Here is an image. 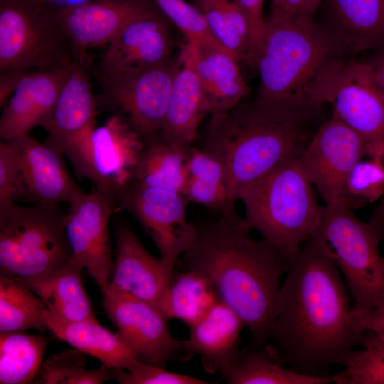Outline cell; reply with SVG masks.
Instances as JSON below:
<instances>
[{
    "mask_svg": "<svg viewBox=\"0 0 384 384\" xmlns=\"http://www.w3.org/2000/svg\"><path fill=\"white\" fill-rule=\"evenodd\" d=\"M351 294L334 252L319 233L290 258L267 345L276 361L311 376H325L359 344Z\"/></svg>",
    "mask_w": 384,
    "mask_h": 384,
    "instance_id": "cell-1",
    "label": "cell"
},
{
    "mask_svg": "<svg viewBox=\"0 0 384 384\" xmlns=\"http://www.w3.org/2000/svg\"><path fill=\"white\" fill-rule=\"evenodd\" d=\"M250 229L236 212L196 226L183 261L240 317L250 331V348H257L268 343L286 264L274 247L255 240Z\"/></svg>",
    "mask_w": 384,
    "mask_h": 384,
    "instance_id": "cell-2",
    "label": "cell"
},
{
    "mask_svg": "<svg viewBox=\"0 0 384 384\" xmlns=\"http://www.w3.org/2000/svg\"><path fill=\"white\" fill-rule=\"evenodd\" d=\"M308 112L255 97L211 116L203 149L222 164L233 204L247 186L300 155L312 136Z\"/></svg>",
    "mask_w": 384,
    "mask_h": 384,
    "instance_id": "cell-3",
    "label": "cell"
},
{
    "mask_svg": "<svg viewBox=\"0 0 384 384\" xmlns=\"http://www.w3.org/2000/svg\"><path fill=\"white\" fill-rule=\"evenodd\" d=\"M347 53L326 24L305 15L273 14L256 65L260 82L256 98L309 112L312 87L321 70Z\"/></svg>",
    "mask_w": 384,
    "mask_h": 384,
    "instance_id": "cell-4",
    "label": "cell"
},
{
    "mask_svg": "<svg viewBox=\"0 0 384 384\" xmlns=\"http://www.w3.org/2000/svg\"><path fill=\"white\" fill-rule=\"evenodd\" d=\"M298 157L247 186L238 198L249 227L277 250L286 267L301 245L318 232L323 211Z\"/></svg>",
    "mask_w": 384,
    "mask_h": 384,
    "instance_id": "cell-5",
    "label": "cell"
},
{
    "mask_svg": "<svg viewBox=\"0 0 384 384\" xmlns=\"http://www.w3.org/2000/svg\"><path fill=\"white\" fill-rule=\"evenodd\" d=\"M58 205L0 206V271L26 279L58 270L71 257Z\"/></svg>",
    "mask_w": 384,
    "mask_h": 384,
    "instance_id": "cell-6",
    "label": "cell"
},
{
    "mask_svg": "<svg viewBox=\"0 0 384 384\" xmlns=\"http://www.w3.org/2000/svg\"><path fill=\"white\" fill-rule=\"evenodd\" d=\"M80 56L46 0H0V70L73 65Z\"/></svg>",
    "mask_w": 384,
    "mask_h": 384,
    "instance_id": "cell-7",
    "label": "cell"
},
{
    "mask_svg": "<svg viewBox=\"0 0 384 384\" xmlns=\"http://www.w3.org/2000/svg\"><path fill=\"white\" fill-rule=\"evenodd\" d=\"M331 247L353 306L384 310V259L380 240L345 201L326 204L318 230Z\"/></svg>",
    "mask_w": 384,
    "mask_h": 384,
    "instance_id": "cell-8",
    "label": "cell"
},
{
    "mask_svg": "<svg viewBox=\"0 0 384 384\" xmlns=\"http://www.w3.org/2000/svg\"><path fill=\"white\" fill-rule=\"evenodd\" d=\"M314 108L331 105L332 115L371 143L384 141V91L367 62L331 61L311 92Z\"/></svg>",
    "mask_w": 384,
    "mask_h": 384,
    "instance_id": "cell-9",
    "label": "cell"
},
{
    "mask_svg": "<svg viewBox=\"0 0 384 384\" xmlns=\"http://www.w3.org/2000/svg\"><path fill=\"white\" fill-rule=\"evenodd\" d=\"M146 146L128 121L118 114L81 141L66 156L78 176L110 195L132 181L139 159Z\"/></svg>",
    "mask_w": 384,
    "mask_h": 384,
    "instance_id": "cell-10",
    "label": "cell"
},
{
    "mask_svg": "<svg viewBox=\"0 0 384 384\" xmlns=\"http://www.w3.org/2000/svg\"><path fill=\"white\" fill-rule=\"evenodd\" d=\"M379 149L378 144L368 142L331 115L312 134L298 159L326 204H331L346 202L344 188L350 171Z\"/></svg>",
    "mask_w": 384,
    "mask_h": 384,
    "instance_id": "cell-11",
    "label": "cell"
},
{
    "mask_svg": "<svg viewBox=\"0 0 384 384\" xmlns=\"http://www.w3.org/2000/svg\"><path fill=\"white\" fill-rule=\"evenodd\" d=\"M188 201L182 193L134 181L114 198L115 209L127 210L137 220L153 240L160 257L173 268L196 234V225L186 216Z\"/></svg>",
    "mask_w": 384,
    "mask_h": 384,
    "instance_id": "cell-12",
    "label": "cell"
},
{
    "mask_svg": "<svg viewBox=\"0 0 384 384\" xmlns=\"http://www.w3.org/2000/svg\"><path fill=\"white\" fill-rule=\"evenodd\" d=\"M102 293L107 316L137 359L162 368L169 361L188 359L183 341L173 337L159 309L111 284Z\"/></svg>",
    "mask_w": 384,
    "mask_h": 384,
    "instance_id": "cell-13",
    "label": "cell"
},
{
    "mask_svg": "<svg viewBox=\"0 0 384 384\" xmlns=\"http://www.w3.org/2000/svg\"><path fill=\"white\" fill-rule=\"evenodd\" d=\"M115 210L113 198L96 189L69 203L65 230L71 257L85 268L102 292L114 270L108 224Z\"/></svg>",
    "mask_w": 384,
    "mask_h": 384,
    "instance_id": "cell-14",
    "label": "cell"
},
{
    "mask_svg": "<svg viewBox=\"0 0 384 384\" xmlns=\"http://www.w3.org/2000/svg\"><path fill=\"white\" fill-rule=\"evenodd\" d=\"M178 60L102 81L114 104L146 144L159 139Z\"/></svg>",
    "mask_w": 384,
    "mask_h": 384,
    "instance_id": "cell-15",
    "label": "cell"
},
{
    "mask_svg": "<svg viewBox=\"0 0 384 384\" xmlns=\"http://www.w3.org/2000/svg\"><path fill=\"white\" fill-rule=\"evenodd\" d=\"M174 40L163 16L150 7L128 21L107 43L100 65L102 81L171 60Z\"/></svg>",
    "mask_w": 384,
    "mask_h": 384,
    "instance_id": "cell-16",
    "label": "cell"
},
{
    "mask_svg": "<svg viewBox=\"0 0 384 384\" xmlns=\"http://www.w3.org/2000/svg\"><path fill=\"white\" fill-rule=\"evenodd\" d=\"M116 255L110 284L161 311L174 268L151 255L130 228L115 225Z\"/></svg>",
    "mask_w": 384,
    "mask_h": 384,
    "instance_id": "cell-17",
    "label": "cell"
},
{
    "mask_svg": "<svg viewBox=\"0 0 384 384\" xmlns=\"http://www.w3.org/2000/svg\"><path fill=\"white\" fill-rule=\"evenodd\" d=\"M144 0H86L54 6L56 18L79 56L107 44L137 15L149 9Z\"/></svg>",
    "mask_w": 384,
    "mask_h": 384,
    "instance_id": "cell-18",
    "label": "cell"
},
{
    "mask_svg": "<svg viewBox=\"0 0 384 384\" xmlns=\"http://www.w3.org/2000/svg\"><path fill=\"white\" fill-rule=\"evenodd\" d=\"M74 63L65 67L30 70L24 74L4 105L0 119L1 141L28 134L31 129L44 124Z\"/></svg>",
    "mask_w": 384,
    "mask_h": 384,
    "instance_id": "cell-19",
    "label": "cell"
},
{
    "mask_svg": "<svg viewBox=\"0 0 384 384\" xmlns=\"http://www.w3.org/2000/svg\"><path fill=\"white\" fill-rule=\"evenodd\" d=\"M87 65V58L75 61L50 116L42 126L48 133L45 142L63 154L95 128L96 102Z\"/></svg>",
    "mask_w": 384,
    "mask_h": 384,
    "instance_id": "cell-20",
    "label": "cell"
},
{
    "mask_svg": "<svg viewBox=\"0 0 384 384\" xmlns=\"http://www.w3.org/2000/svg\"><path fill=\"white\" fill-rule=\"evenodd\" d=\"M10 141L17 151L31 200L49 205L70 203L85 193L70 176L57 149L28 134Z\"/></svg>",
    "mask_w": 384,
    "mask_h": 384,
    "instance_id": "cell-21",
    "label": "cell"
},
{
    "mask_svg": "<svg viewBox=\"0 0 384 384\" xmlns=\"http://www.w3.org/2000/svg\"><path fill=\"white\" fill-rule=\"evenodd\" d=\"M177 60L159 140L187 151L207 114L202 86L186 41Z\"/></svg>",
    "mask_w": 384,
    "mask_h": 384,
    "instance_id": "cell-22",
    "label": "cell"
},
{
    "mask_svg": "<svg viewBox=\"0 0 384 384\" xmlns=\"http://www.w3.org/2000/svg\"><path fill=\"white\" fill-rule=\"evenodd\" d=\"M186 41L202 86L206 114H220L240 103L250 88L242 75L239 58L218 43Z\"/></svg>",
    "mask_w": 384,
    "mask_h": 384,
    "instance_id": "cell-23",
    "label": "cell"
},
{
    "mask_svg": "<svg viewBox=\"0 0 384 384\" xmlns=\"http://www.w3.org/2000/svg\"><path fill=\"white\" fill-rule=\"evenodd\" d=\"M244 327L240 317L219 300L190 327L189 337L183 341L185 353L188 358L198 355L208 373H220L237 357L240 350L238 338Z\"/></svg>",
    "mask_w": 384,
    "mask_h": 384,
    "instance_id": "cell-24",
    "label": "cell"
},
{
    "mask_svg": "<svg viewBox=\"0 0 384 384\" xmlns=\"http://www.w3.org/2000/svg\"><path fill=\"white\" fill-rule=\"evenodd\" d=\"M326 24L354 53L384 47V0H326Z\"/></svg>",
    "mask_w": 384,
    "mask_h": 384,
    "instance_id": "cell-25",
    "label": "cell"
},
{
    "mask_svg": "<svg viewBox=\"0 0 384 384\" xmlns=\"http://www.w3.org/2000/svg\"><path fill=\"white\" fill-rule=\"evenodd\" d=\"M44 318L47 329L56 338L95 357L110 369L127 370L137 359L133 349L117 332H111L97 319L66 321L48 309Z\"/></svg>",
    "mask_w": 384,
    "mask_h": 384,
    "instance_id": "cell-26",
    "label": "cell"
},
{
    "mask_svg": "<svg viewBox=\"0 0 384 384\" xmlns=\"http://www.w3.org/2000/svg\"><path fill=\"white\" fill-rule=\"evenodd\" d=\"M82 266L70 258L62 268L21 279L54 316L66 321L95 320L81 277Z\"/></svg>",
    "mask_w": 384,
    "mask_h": 384,
    "instance_id": "cell-27",
    "label": "cell"
},
{
    "mask_svg": "<svg viewBox=\"0 0 384 384\" xmlns=\"http://www.w3.org/2000/svg\"><path fill=\"white\" fill-rule=\"evenodd\" d=\"M230 384H328L331 376H311L286 368L267 344L240 350L234 361L220 373Z\"/></svg>",
    "mask_w": 384,
    "mask_h": 384,
    "instance_id": "cell-28",
    "label": "cell"
},
{
    "mask_svg": "<svg viewBox=\"0 0 384 384\" xmlns=\"http://www.w3.org/2000/svg\"><path fill=\"white\" fill-rule=\"evenodd\" d=\"M186 166L187 178L182 194L188 201L218 210L221 215L235 212L228 196L223 167L215 157L191 146Z\"/></svg>",
    "mask_w": 384,
    "mask_h": 384,
    "instance_id": "cell-29",
    "label": "cell"
},
{
    "mask_svg": "<svg viewBox=\"0 0 384 384\" xmlns=\"http://www.w3.org/2000/svg\"><path fill=\"white\" fill-rule=\"evenodd\" d=\"M218 301L219 299L209 282L198 273L187 270L173 274L161 311L167 320H181L190 328Z\"/></svg>",
    "mask_w": 384,
    "mask_h": 384,
    "instance_id": "cell-30",
    "label": "cell"
},
{
    "mask_svg": "<svg viewBox=\"0 0 384 384\" xmlns=\"http://www.w3.org/2000/svg\"><path fill=\"white\" fill-rule=\"evenodd\" d=\"M186 156L187 151L159 139L146 144L132 181L182 193L187 178Z\"/></svg>",
    "mask_w": 384,
    "mask_h": 384,
    "instance_id": "cell-31",
    "label": "cell"
},
{
    "mask_svg": "<svg viewBox=\"0 0 384 384\" xmlns=\"http://www.w3.org/2000/svg\"><path fill=\"white\" fill-rule=\"evenodd\" d=\"M48 339L23 331L0 332V383H33L43 362Z\"/></svg>",
    "mask_w": 384,
    "mask_h": 384,
    "instance_id": "cell-32",
    "label": "cell"
},
{
    "mask_svg": "<svg viewBox=\"0 0 384 384\" xmlns=\"http://www.w3.org/2000/svg\"><path fill=\"white\" fill-rule=\"evenodd\" d=\"M47 308L21 279L0 274V332L47 329Z\"/></svg>",
    "mask_w": 384,
    "mask_h": 384,
    "instance_id": "cell-33",
    "label": "cell"
},
{
    "mask_svg": "<svg viewBox=\"0 0 384 384\" xmlns=\"http://www.w3.org/2000/svg\"><path fill=\"white\" fill-rule=\"evenodd\" d=\"M215 39L241 60L249 61L250 31L237 0H196Z\"/></svg>",
    "mask_w": 384,
    "mask_h": 384,
    "instance_id": "cell-34",
    "label": "cell"
},
{
    "mask_svg": "<svg viewBox=\"0 0 384 384\" xmlns=\"http://www.w3.org/2000/svg\"><path fill=\"white\" fill-rule=\"evenodd\" d=\"M84 354L75 348L51 354L43 361L33 383L102 384L112 379L110 368L104 364L87 369Z\"/></svg>",
    "mask_w": 384,
    "mask_h": 384,
    "instance_id": "cell-35",
    "label": "cell"
},
{
    "mask_svg": "<svg viewBox=\"0 0 384 384\" xmlns=\"http://www.w3.org/2000/svg\"><path fill=\"white\" fill-rule=\"evenodd\" d=\"M361 348L353 349L342 366L343 370L331 376L336 384H384V341L375 333L361 334Z\"/></svg>",
    "mask_w": 384,
    "mask_h": 384,
    "instance_id": "cell-36",
    "label": "cell"
},
{
    "mask_svg": "<svg viewBox=\"0 0 384 384\" xmlns=\"http://www.w3.org/2000/svg\"><path fill=\"white\" fill-rule=\"evenodd\" d=\"M368 157L356 163L346 181L345 201L352 208L375 202L384 195V156Z\"/></svg>",
    "mask_w": 384,
    "mask_h": 384,
    "instance_id": "cell-37",
    "label": "cell"
},
{
    "mask_svg": "<svg viewBox=\"0 0 384 384\" xmlns=\"http://www.w3.org/2000/svg\"><path fill=\"white\" fill-rule=\"evenodd\" d=\"M151 1L161 14L183 33L186 41L198 44L218 43L213 37L204 16L194 4L184 0Z\"/></svg>",
    "mask_w": 384,
    "mask_h": 384,
    "instance_id": "cell-38",
    "label": "cell"
},
{
    "mask_svg": "<svg viewBox=\"0 0 384 384\" xmlns=\"http://www.w3.org/2000/svg\"><path fill=\"white\" fill-rule=\"evenodd\" d=\"M30 199L17 151L10 141L0 143V206Z\"/></svg>",
    "mask_w": 384,
    "mask_h": 384,
    "instance_id": "cell-39",
    "label": "cell"
},
{
    "mask_svg": "<svg viewBox=\"0 0 384 384\" xmlns=\"http://www.w3.org/2000/svg\"><path fill=\"white\" fill-rule=\"evenodd\" d=\"M112 379L120 384H209L208 381L193 376L176 373L165 368L137 359L128 369H110Z\"/></svg>",
    "mask_w": 384,
    "mask_h": 384,
    "instance_id": "cell-40",
    "label": "cell"
},
{
    "mask_svg": "<svg viewBox=\"0 0 384 384\" xmlns=\"http://www.w3.org/2000/svg\"><path fill=\"white\" fill-rule=\"evenodd\" d=\"M250 31L249 63L256 64L261 53L267 21L264 16L265 0H237Z\"/></svg>",
    "mask_w": 384,
    "mask_h": 384,
    "instance_id": "cell-41",
    "label": "cell"
},
{
    "mask_svg": "<svg viewBox=\"0 0 384 384\" xmlns=\"http://www.w3.org/2000/svg\"><path fill=\"white\" fill-rule=\"evenodd\" d=\"M351 321L359 334L371 331L384 341V310L358 308L353 304Z\"/></svg>",
    "mask_w": 384,
    "mask_h": 384,
    "instance_id": "cell-42",
    "label": "cell"
},
{
    "mask_svg": "<svg viewBox=\"0 0 384 384\" xmlns=\"http://www.w3.org/2000/svg\"><path fill=\"white\" fill-rule=\"evenodd\" d=\"M30 71V70H29ZM28 70H6L1 71L0 106H4L16 90L19 81Z\"/></svg>",
    "mask_w": 384,
    "mask_h": 384,
    "instance_id": "cell-43",
    "label": "cell"
},
{
    "mask_svg": "<svg viewBox=\"0 0 384 384\" xmlns=\"http://www.w3.org/2000/svg\"><path fill=\"white\" fill-rule=\"evenodd\" d=\"M368 223L380 241L384 238V195L371 213Z\"/></svg>",
    "mask_w": 384,
    "mask_h": 384,
    "instance_id": "cell-44",
    "label": "cell"
},
{
    "mask_svg": "<svg viewBox=\"0 0 384 384\" xmlns=\"http://www.w3.org/2000/svg\"><path fill=\"white\" fill-rule=\"evenodd\" d=\"M367 63L370 66L378 84L384 91V47L378 50L375 55Z\"/></svg>",
    "mask_w": 384,
    "mask_h": 384,
    "instance_id": "cell-45",
    "label": "cell"
},
{
    "mask_svg": "<svg viewBox=\"0 0 384 384\" xmlns=\"http://www.w3.org/2000/svg\"><path fill=\"white\" fill-rule=\"evenodd\" d=\"M306 0H284L282 9L279 14L287 16L304 15Z\"/></svg>",
    "mask_w": 384,
    "mask_h": 384,
    "instance_id": "cell-46",
    "label": "cell"
},
{
    "mask_svg": "<svg viewBox=\"0 0 384 384\" xmlns=\"http://www.w3.org/2000/svg\"><path fill=\"white\" fill-rule=\"evenodd\" d=\"M321 0H306L304 9V15L313 18L314 13L317 9Z\"/></svg>",
    "mask_w": 384,
    "mask_h": 384,
    "instance_id": "cell-47",
    "label": "cell"
},
{
    "mask_svg": "<svg viewBox=\"0 0 384 384\" xmlns=\"http://www.w3.org/2000/svg\"><path fill=\"white\" fill-rule=\"evenodd\" d=\"M272 14H279L281 12L283 6L284 0H272Z\"/></svg>",
    "mask_w": 384,
    "mask_h": 384,
    "instance_id": "cell-48",
    "label": "cell"
},
{
    "mask_svg": "<svg viewBox=\"0 0 384 384\" xmlns=\"http://www.w3.org/2000/svg\"><path fill=\"white\" fill-rule=\"evenodd\" d=\"M383 259H384V255H383Z\"/></svg>",
    "mask_w": 384,
    "mask_h": 384,
    "instance_id": "cell-49",
    "label": "cell"
},
{
    "mask_svg": "<svg viewBox=\"0 0 384 384\" xmlns=\"http://www.w3.org/2000/svg\"><path fill=\"white\" fill-rule=\"evenodd\" d=\"M46 1H47V0H46Z\"/></svg>",
    "mask_w": 384,
    "mask_h": 384,
    "instance_id": "cell-50",
    "label": "cell"
}]
</instances>
